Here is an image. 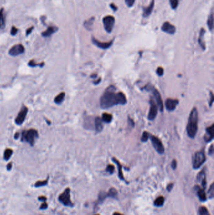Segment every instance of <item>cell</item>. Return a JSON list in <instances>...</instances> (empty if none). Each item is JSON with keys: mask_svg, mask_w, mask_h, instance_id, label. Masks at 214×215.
I'll return each mask as SVG.
<instances>
[{"mask_svg": "<svg viewBox=\"0 0 214 215\" xmlns=\"http://www.w3.org/2000/svg\"><path fill=\"white\" fill-rule=\"evenodd\" d=\"M145 89L148 91H151L153 92V94L154 95V97L155 98V100L157 101L158 108L161 112H163V109H164V106H163V101L161 99V94L159 92V91L155 88L153 87L151 85H150V84H148V85H147L145 87Z\"/></svg>", "mask_w": 214, "mask_h": 215, "instance_id": "5", "label": "cell"}, {"mask_svg": "<svg viewBox=\"0 0 214 215\" xmlns=\"http://www.w3.org/2000/svg\"><path fill=\"white\" fill-rule=\"evenodd\" d=\"M214 133V125L212 124L211 126L206 128V134L204 138L206 142H210L213 140Z\"/></svg>", "mask_w": 214, "mask_h": 215, "instance_id": "15", "label": "cell"}, {"mask_svg": "<svg viewBox=\"0 0 214 215\" xmlns=\"http://www.w3.org/2000/svg\"><path fill=\"white\" fill-rule=\"evenodd\" d=\"M58 200L64 206L70 207L74 206V204L70 200V190L69 188L65 189L64 192L59 196Z\"/></svg>", "mask_w": 214, "mask_h": 215, "instance_id": "6", "label": "cell"}, {"mask_svg": "<svg viewBox=\"0 0 214 215\" xmlns=\"http://www.w3.org/2000/svg\"><path fill=\"white\" fill-rule=\"evenodd\" d=\"M208 196L209 199H212L214 196V185L213 183H212L208 189Z\"/></svg>", "mask_w": 214, "mask_h": 215, "instance_id": "31", "label": "cell"}, {"mask_svg": "<svg viewBox=\"0 0 214 215\" xmlns=\"http://www.w3.org/2000/svg\"><path fill=\"white\" fill-rule=\"evenodd\" d=\"M90 118L87 117V118L85 119L84 121V127L87 129H92V128L94 127V123H90Z\"/></svg>", "mask_w": 214, "mask_h": 215, "instance_id": "29", "label": "cell"}, {"mask_svg": "<svg viewBox=\"0 0 214 215\" xmlns=\"http://www.w3.org/2000/svg\"><path fill=\"white\" fill-rule=\"evenodd\" d=\"M58 30V28L55 27H49L45 32H43L42 35L43 37H49L51 36L52 34L55 33Z\"/></svg>", "mask_w": 214, "mask_h": 215, "instance_id": "21", "label": "cell"}, {"mask_svg": "<svg viewBox=\"0 0 214 215\" xmlns=\"http://www.w3.org/2000/svg\"><path fill=\"white\" fill-rule=\"evenodd\" d=\"M48 183V179H46V180L43 181H38L35 184V186L36 187H42V186H45Z\"/></svg>", "mask_w": 214, "mask_h": 215, "instance_id": "34", "label": "cell"}, {"mask_svg": "<svg viewBox=\"0 0 214 215\" xmlns=\"http://www.w3.org/2000/svg\"><path fill=\"white\" fill-rule=\"evenodd\" d=\"M206 160L205 153L203 151H198L195 153L192 157V165L194 169H198L204 164Z\"/></svg>", "mask_w": 214, "mask_h": 215, "instance_id": "4", "label": "cell"}, {"mask_svg": "<svg viewBox=\"0 0 214 215\" xmlns=\"http://www.w3.org/2000/svg\"><path fill=\"white\" fill-rule=\"evenodd\" d=\"M110 6H111V8L113 9V10H114V11H116L117 10V6L114 5V4H111V5H110Z\"/></svg>", "mask_w": 214, "mask_h": 215, "instance_id": "47", "label": "cell"}, {"mask_svg": "<svg viewBox=\"0 0 214 215\" xmlns=\"http://www.w3.org/2000/svg\"><path fill=\"white\" fill-rule=\"evenodd\" d=\"M28 111V109L26 106H23L21 109V110L20 111L17 116L15 118V122L17 125H21L23 124V122H24V121L25 120L26 116L27 115Z\"/></svg>", "mask_w": 214, "mask_h": 215, "instance_id": "9", "label": "cell"}, {"mask_svg": "<svg viewBox=\"0 0 214 215\" xmlns=\"http://www.w3.org/2000/svg\"><path fill=\"white\" fill-rule=\"evenodd\" d=\"M195 188H197V194L199 199L202 202L205 201L207 200V196L205 193V189L200 188L199 186H196Z\"/></svg>", "mask_w": 214, "mask_h": 215, "instance_id": "19", "label": "cell"}, {"mask_svg": "<svg viewBox=\"0 0 214 215\" xmlns=\"http://www.w3.org/2000/svg\"><path fill=\"white\" fill-rule=\"evenodd\" d=\"M33 29V27H32L31 28H28V30H27V32H26V34H27V35H28L31 32V31H32V30Z\"/></svg>", "mask_w": 214, "mask_h": 215, "instance_id": "50", "label": "cell"}, {"mask_svg": "<svg viewBox=\"0 0 214 215\" xmlns=\"http://www.w3.org/2000/svg\"><path fill=\"white\" fill-rule=\"evenodd\" d=\"M210 101H209V105H210V106H212L213 101V92L212 91L210 92Z\"/></svg>", "mask_w": 214, "mask_h": 215, "instance_id": "43", "label": "cell"}, {"mask_svg": "<svg viewBox=\"0 0 214 215\" xmlns=\"http://www.w3.org/2000/svg\"><path fill=\"white\" fill-rule=\"evenodd\" d=\"M94 22V17H92L84 22V25L88 30H91L92 28Z\"/></svg>", "mask_w": 214, "mask_h": 215, "instance_id": "25", "label": "cell"}, {"mask_svg": "<svg viewBox=\"0 0 214 215\" xmlns=\"http://www.w3.org/2000/svg\"><path fill=\"white\" fill-rule=\"evenodd\" d=\"M157 74L159 76H162L164 74V69L161 67H159L157 70Z\"/></svg>", "mask_w": 214, "mask_h": 215, "instance_id": "40", "label": "cell"}, {"mask_svg": "<svg viewBox=\"0 0 214 215\" xmlns=\"http://www.w3.org/2000/svg\"><path fill=\"white\" fill-rule=\"evenodd\" d=\"M154 0H152L148 6L143 8V13H142V16H143V17L147 18L151 15V13L153 11V9L154 8Z\"/></svg>", "mask_w": 214, "mask_h": 215, "instance_id": "18", "label": "cell"}, {"mask_svg": "<svg viewBox=\"0 0 214 215\" xmlns=\"http://www.w3.org/2000/svg\"><path fill=\"white\" fill-rule=\"evenodd\" d=\"M116 194H117V191H116V190L114 188H111L109 190V192L108 193V196H109L114 197Z\"/></svg>", "mask_w": 214, "mask_h": 215, "instance_id": "39", "label": "cell"}, {"mask_svg": "<svg viewBox=\"0 0 214 215\" xmlns=\"http://www.w3.org/2000/svg\"><path fill=\"white\" fill-rule=\"evenodd\" d=\"M161 30L166 33L173 35L176 32V27L168 21L164 22L161 27Z\"/></svg>", "mask_w": 214, "mask_h": 215, "instance_id": "14", "label": "cell"}, {"mask_svg": "<svg viewBox=\"0 0 214 215\" xmlns=\"http://www.w3.org/2000/svg\"><path fill=\"white\" fill-rule=\"evenodd\" d=\"M207 25L208 27V29L212 31L213 30V15L210 14V15L208 17V20H207Z\"/></svg>", "mask_w": 214, "mask_h": 215, "instance_id": "30", "label": "cell"}, {"mask_svg": "<svg viewBox=\"0 0 214 215\" xmlns=\"http://www.w3.org/2000/svg\"><path fill=\"white\" fill-rule=\"evenodd\" d=\"M101 119H102V122L107 123H109L112 121L113 116L109 113H103L102 115Z\"/></svg>", "mask_w": 214, "mask_h": 215, "instance_id": "26", "label": "cell"}, {"mask_svg": "<svg viewBox=\"0 0 214 215\" xmlns=\"http://www.w3.org/2000/svg\"><path fill=\"white\" fill-rule=\"evenodd\" d=\"M45 64L44 62H42L41 64H36V63H35V62L33 61H30L28 63V66L31 67H36V66H40V67H43L44 66Z\"/></svg>", "mask_w": 214, "mask_h": 215, "instance_id": "36", "label": "cell"}, {"mask_svg": "<svg viewBox=\"0 0 214 215\" xmlns=\"http://www.w3.org/2000/svg\"><path fill=\"white\" fill-rule=\"evenodd\" d=\"M114 171V167L113 165L109 164L107 166V167H106V172H107L109 173L110 174H113Z\"/></svg>", "mask_w": 214, "mask_h": 215, "instance_id": "37", "label": "cell"}, {"mask_svg": "<svg viewBox=\"0 0 214 215\" xmlns=\"http://www.w3.org/2000/svg\"><path fill=\"white\" fill-rule=\"evenodd\" d=\"M112 160H113V161L114 163H116V164L117 166V169H118V176H119V177L120 178L121 180L125 181V179H124V175H123V172H122V165H121V164H120V162H119V161H118L116 158H114V157H113V158L112 159Z\"/></svg>", "mask_w": 214, "mask_h": 215, "instance_id": "20", "label": "cell"}, {"mask_svg": "<svg viewBox=\"0 0 214 215\" xmlns=\"http://www.w3.org/2000/svg\"><path fill=\"white\" fill-rule=\"evenodd\" d=\"M178 2H179V0H170V3L171 5V7L173 9H175L178 7Z\"/></svg>", "mask_w": 214, "mask_h": 215, "instance_id": "35", "label": "cell"}, {"mask_svg": "<svg viewBox=\"0 0 214 215\" xmlns=\"http://www.w3.org/2000/svg\"><path fill=\"white\" fill-rule=\"evenodd\" d=\"M197 181L201 184L204 189H205L206 185H207V181H206L205 171L204 169H203L198 173L197 175Z\"/></svg>", "mask_w": 214, "mask_h": 215, "instance_id": "16", "label": "cell"}, {"mask_svg": "<svg viewBox=\"0 0 214 215\" xmlns=\"http://www.w3.org/2000/svg\"><path fill=\"white\" fill-rule=\"evenodd\" d=\"M96 215H99V214H96Z\"/></svg>", "mask_w": 214, "mask_h": 215, "instance_id": "54", "label": "cell"}, {"mask_svg": "<svg viewBox=\"0 0 214 215\" xmlns=\"http://www.w3.org/2000/svg\"><path fill=\"white\" fill-rule=\"evenodd\" d=\"M13 150L10 149H6L5 152H4V155H3V158L5 160H8L10 157H11V155L13 154Z\"/></svg>", "mask_w": 214, "mask_h": 215, "instance_id": "27", "label": "cell"}, {"mask_svg": "<svg viewBox=\"0 0 214 215\" xmlns=\"http://www.w3.org/2000/svg\"><path fill=\"white\" fill-rule=\"evenodd\" d=\"M115 90L114 86H110L102 94L100 99V106L102 108L107 109L116 105L126 104L127 100L125 94L122 92L116 93Z\"/></svg>", "mask_w": 214, "mask_h": 215, "instance_id": "1", "label": "cell"}, {"mask_svg": "<svg viewBox=\"0 0 214 215\" xmlns=\"http://www.w3.org/2000/svg\"><path fill=\"white\" fill-rule=\"evenodd\" d=\"M179 103L178 100L168 98L165 101V107L166 109L168 111H173L176 109V107Z\"/></svg>", "mask_w": 214, "mask_h": 215, "instance_id": "12", "label": "cell"}, {"mask_svg": "<svg viewBox=\"0 0 214 215\" xmlns=\"http://www.w3.org/2000/svg\"><path fill=\"white\" fill-rule=\"evenodd\" d=\"M102 120L101 118L97 116L94 119V127H95V130H96V132L99 133L101 131H102V130H103V123H102Z\"/></svg>", "mask_w": 214, "mask_h": 215, "instance_id": "17", "label": "cell"}, {"mask_svg": "<svg viewBox=\"0 0 214 215\" xmlns=\"http://www.w3.org/2000/svg\"><path fill=\"white\" fill-rule=\"evenodd\" d=\"M113 215H123V214H121V213H114L113 214Z\"/></svg>", "mask_w": 214, "mask_h": 215, "instance_id": "53", "label": "cell"}, {"mask_svg": "<svg viewBox=\"0 0 214 215\" xmlns=\"http://www.w3.org/2000/svg\"><path fill=\"white\" fill-rule=\"evenodd\" d=\"M152 145L155 150L160 154H163L164 152V148L161 140L156 136L151 135L150 137Z\"/></svg>", "mask_w": 214, "mask_h": 215, "instance_id": "7", "label": "cell"}, {"mask_svg": "<svg viewBox=\"0 0 214 215\" xmlns=\"http://www.w3.org/2000/svg\"><path fill=\"white\" fill-rule=\"evenodd\" d=\"M18 29L16 27H13L12 28H11V35H13V36L15 35L18 33Z\"/></svg>", "mask_w": 214, "mask_h": 215, "instance_id": "41", "label": "cell"}, {"mask_svg": "<svg viewBox=\"0 0 214 215\" xmlns=\"http://www.w3.org/2000/svg\"><path fill=\"white\" fill-rule=\"evenodd\" d=\"M6 25L5 15L4 9H0V29H4Z\"/></svg>", "mask_w": 214, "mask_h": 215, "instance_id": "23", "label": "cell"}, {"mask_svg": "<svg viewBox=\"0 0 214 215\" xmlns=\"http://www.w3.org/2000/svg\"><path fill=\"white\" fill-rule=\"evenodd\" d=\"M198 111L196 108L194 107L191 112H190L186 126L187 135L190 138H194L195 137L198 131Z\"/></svg>", "mask_w": 214, "mask_h": 215, "instance_id": "2", "label": "cell"}, {"mask_svg": "<svg viewBox=\"0 0 214 215\" xmlns=\"http://www.w3.org/2000/svg\"><path fill=\"white\" fill-rule=\"evenodd\" d=\"M92 42L95 45L100 48V49H109V48L113 45L114 40H112L111 41L108 42H101L98 40L96 39H95L94 37H92Z\"/></svg>", "mask_w": 214, "mask_h": 215, "instance_id": "13", "label": "cell"}, {"mask_svg": "<svg viewBox=\"0 0 214 215\" xmlns=\"http://www.w3.org/2000/svg\"><path fill=\"white\" fill-rule=\"evenodd\" d=\"M25 52V48L21 44L15 45L9 49L8 53L11 56H18Z\"/></svg>", "mask_w": 214, "mask_h": 215, "instance_id": "11", "label": "cell"}, {"mask_svg": "<svg viewBox=\"0 0 214 215\" xmlns=\"http://www.w3.org/2000/svg\"><path fill=\"white\" fill-rule=\"evenodd\" d=\"M39 137L37 130L35 129H30L27 131H23L21 134V141L29 143L31 146H33L36 140Z\"/></svg>", "mask_w": 214, "mask_h": 215, "instance_id": "3", "label": "cell"}, {"mask_svg": "<svg viewBox=\"0 0 214 215\" xmlns=\"http://www.w3.org/2000/svg\"><path fill=\"white\" fill-rule=\"evenodd\" d=\"M173 184L171 183V184H170L168 185V186H167V187H166V189H167V190H168V191H169V192H170V191L172 190V189H173Z\"/></svg>", "mask_w": 214, "mask_h": 215, "instance_id": "45", "label": "cell"}, {"mask_svg": "<svg viewBox=\"0 0 214 215\" xmlns=\"http://www.w3.org/2000/svg\"><path fill=\"white\" fill-rule=\"evenodd\" d=\"M47 208H48V205H47V203L46 202V201L44 202L43 204L41 205V206H40V209H45Z\"/></svg>", "mask_w": 214, "mask_h": 215, "instance_id": "44", "label": "cell"}, {"mask_svg": "<svg viewBox=\"0 0 214 215\" xmlns=\"http://www.w3.org/2000/svg\"><path fill=\"white\" fill-rule=\"evenodd\" d=\"M105 30L108 33H111L114 26L115 18L111 15L105 16L102 20Z\"/></svg>", "mask_w": 214, "mask_h": 215, "instance_id": "8", "label": "cell"}, {"mask_svg": "<svg viewBox=\"0 0 214 215\" xmlns=\"http://www.w3.org/2000/svg\"><path fill=\"white\" fill-rule=\"evenodd\" d=\"M213 153V145H211L209 150H208V154L209 155H212Z\"/></svg>", "mask_w": 214, "mask_h": 215, "instance_id": "46", "label": "cell"}, {"mask_svg": "<svg viewBox=\"0 0 214 215\" xmlns=\"http://www.w3.org/2000/svg\"><path fill=\"white\" fill-rule=\"evenodd\" d=\"M176 165H177V162H176V160L175 159L173 160L172 162V164H171V166H172V168L173 169V170H175L176 168Z\"/></svg>", "mask_w": 214, "mask_h": 215, "instance_id": "42", "label": "cell"}, {"mask_svg": "<svg viewBox=\"0 0 214 215\" xmlns=\"http://www.w3.org/2000/svg\"><path fill=\"white\" fill-rule=\"evenodd\" d=\"M164 204V198L163 196H159L154 202V205L156 206H161Z\"/></svg>", "mask_w": 214, "mask_h": 215, "instance_id": "28", "label": "cell"}, {"mask_svg": "<svg viewBox=\"0 0 214 215\" xmlns=\"http://www.w3.org/2000/svg\"><path fill=\"white\" fill-rule=\"evenodd\" d=\"M20 137V134L19 133H16V134L15 135V139H18Z\"/></svg>", "mask_w": 214, "mask_h": 215, "instance_id": "51", "label": "cell"}, {"mask_svg": "<svg viewBox=\"0 0 214 215\" xmlns=\"http://www.w3.org/2000/svg\"><path fill=\"white\" fill-rule=\"evenodd\" d=\"M135 1L136 0H125V3L127 5V6L132 7L135 4Z\"/></svg>", "mask_w": 214, "mask_h": 215, "instance_id": "38", "label": "cell"}, {"mask_svg": "<svg viewBox=\"0 0 214 215\" xmlns=\"http://www.w3.org/2000/svg\"><path fill=\"white\" fill-rule=\"evenodd\" d=\"M205 32V29L201 28L200 30V36H199V38H198V43L200 45V47H201V49H203L204 51L205 50V45L203 41Z\"/></svg>", "mask_w": 214, "mask_h": 215, "instance_id": "22", "label": "cell"}, {"mask_svg": "<svg viewBox=\"0 0 214 215\" xmlns=\"http://www.w3.org/2000/svg\"><path fill=\"white\" fill-rule=\"evenodd\" d=\"M39 200L40 201H44L45 202V201H46V198L45 196H40V197L39 198Z\"/></svg>", "mask_w": 214, "mask_h": 215, "instance_id": "48", "label": "cell"}, {"mask_svg": "<svg viewBox=\"0 0 214 215\" xmlns=\"http://www.w3.org/2000/svg\"><path fill=\"white\" fill-rule=\"evenodd\" d=\"M149 138V134L148 132V131H144L143 134L142 135L141 140L142 142H146L148 141Z\"/></svg>", "mask_w": 214, "mask_h": 215, "instance_id": "33", "label": "cell"}, {"mask_svg": "<svg viewBox=\"0 0 214 215\" xmlns=\"http://www.w3.org/2000/svg\"><path fill=\"white\" fill-rule=\"evenodd\" d=\"M149 103H150V109L148 115V118L149 120L152 121L155 119L157 115L158 108L157 104L155 103V102H154V101L153 99L150 100Z\"/></svg>", "mask_w": 214, "mask_h": 215, "instance_id": "10", "label": "cell"}, {"mask_svg": "<svg viewBox=\"0 0 214 215\" xmlns=\"http://www.w3.org/2000/svg\"><path fill=\"white\" fill-rule=\"evenodd\" d=\"M199 214L200 215H210L208 211V209L204 206H201L200 208Z\"/></svg>", "mask_w": 214, "mask_h": 215, "instance_id": "32", "label": "cell"}, {"mask_svg": "<svg viewBox=\"0 0 214 215\" xmlns=\"http://www.w3.org/2000/svg\"><path fill=\"white\" fill-rule=\"evenodd\" d=\"M101 81V79H99V80L98 79L97 81H94V83L95 84V85H97V84H98V83H99V82Z\"/></svg>", "mask_w": 214, "mask_h": 215, "instance_id": "52", "label": "cell"}, {"mask_svg": "<svg viewBox=\"0 0 214 215\" xmlns=\"http://www.w3.org/2000/svg\"><path fill=\"white\" fill-rule=\"evenodd\" d=\"M65 93L64 92H62L60 94H58L54 99L55 103L57 104H61L65 100Z\"/></svg>", "mask_w": 214, "mask_h": 215, "instance_id": "24", "label": "cell"}, {"mask_svg": "<svg viewBox=\"0 0 214 215\" xmlns=\"http://www.w3.org/2000/svg\"><path fill=\"white\" fill-rule=\"evenodd\" d=\"M11 168H12V164L11 163H9L7 165V170L8 171H10L11 169Z\"/></svg>", "mask_w": 214, "mask_h": 215, "instance_id": "49", "label": "cell"}]
</instances>
